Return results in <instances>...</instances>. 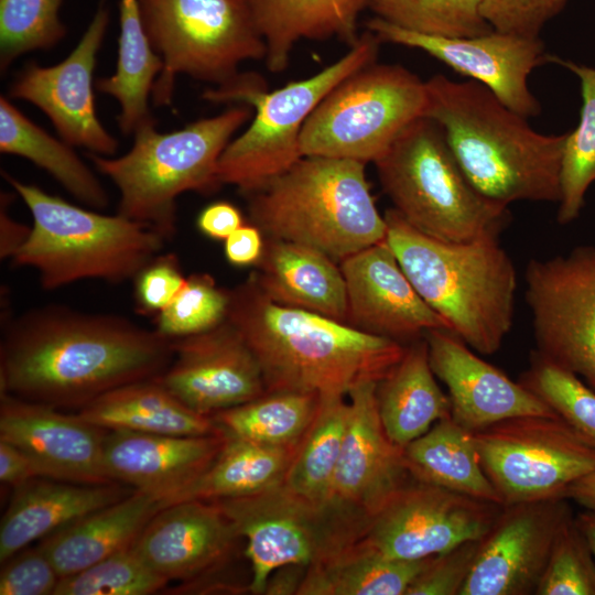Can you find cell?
Instances as JSON below:
<instances>
[{"label": "cell", "instance_id": "cell-18", "mask_svg": "<svg viewBox=\"0 0 595 595\" xmlns=\"http://www.w3.org/2000/svg\"><path fill=\"white\" fill-rule=\"evenodd\" d=\"M573 516L570 500L563 497L502 506L480 539L459 595L536 594L554 541Z\"/></svg>", "mask_w": 595, "mask_h": 595}, {"label": "cell", "instance_id": "cell-29", "mask_svg": "<svg viewBox=\"0 0 595 595\" xmlns=\"http://www.w3.org/2000/svg\"><path fill=\"white\" fill-rule=\"evenodd\" d=\"M264 40L266 65L272 73L289 66L301 40L337 39L349 47L359 39V15L367 0H249Z\"/></svg>", "mask_w": 595, "mask_h": 595}, {"label": "cell", "instance_id": "cell-49", "mask_svg": "<svg viewBox=\"0 0 595 595\" xmlns=\"http://www.w3.org/2000/svg\"><path fill=\"white\" fill-rule=\"evenodd\" d=\"M567 0H482V14L496 31L539 36Z\"/></svg>", "mask_w": 595, "mask_h": 595}, {"label": "cell", "instance_id": "cell-10", "mask_svg": "<svg viewBox=\"0 0 595 595\" xmlns=\"http://www.w3.org/2000/svg\"><path fill=\"white\" fill-rule=\"evenodd\" d=\"M149 41L163 67L152 99L172 102L178 74L221 85L246 61L266 57L267 47L249 0H138Z\"/></svg>", "mask_w": 595, "mask_h": 595}, {"label": "cell", "instance_id": "cell-38", "mask_svg": "<svg viewBox=\"0 0 595 595\" xmlns=\"http://www.w3.org/2000/svg\"><path fill=\"white\" fill-rule=\"evenodd\" d=\"M320 397L303 392H266L212 415L228 435L278 447H296L312 424Z\"/></svg>", "mask_w": 595, "mask_h": 595}, {"label": "cell", "instance_id": "cell-14", "mask_svg": "<svg viewBox=\"0 0 595 595\" xmlns=\"http://www.w3.org/2000/svg\"><path fill=\"white\" fill-rule=\"evenodd\" d=\"M524 282L536 351L595 390V247L532 259Z\"/></svg>", "mask_w": 595, "mask_h": 595}, {"label": "cell", "instance_id": "cell-35", "mask_svg": "<svg viewBox=\"0 0 595 595\" xmlns=\"http://www.w3.org/2000/svg\"><path fill=\"white\" fill-rule=\"evenodd\" d=\"M73 148L30 120L7 97H0L1 153L30 160L79 202L95 209L106 208L107 192Z\"/></svg>", "mask_w": 595, "mask_h": 595}, {"label": "cell", "instance_id": "cell-48", "mask_svg": "<svg viewBox=\"0 0 595 595\" xmlns=\"http://www.w3.org/2000/svg\"><path fill=\"white\" fill-rule=\"evenodd\" d=\"M0 595L54 594L60 575L37 545L24 548L2 563Z\"/></svg>", "mask_w": 595, "mask_h": 595}, {"label": "cell", "instance_id": "cell-37", "mask_svg": "<svg viewBox=\"0 0 595 595\" xmlns=\"http://www.w3.org/2000/svg\"><path fill=\"white\" fill-rule=\"evenodd\" d=\"M349 418L345 397H320L316 415L300 442L282 485L317 507L326 504Z\"/></svg>", "mask_w": 595, "mask_h": 595}, {"label": "cell", "instance_id": "cell-42", "mask_svg": "<svg viewBox=\"0 0 595 595\" xmlns=\"http://www.w3.org/2000/svg\"><path fill=\"white\" fill-rule=\"evenodd\" d=\"M64 0H0V68L22 54L47 50L66 34L60 18Z\"/></svg>", "mask_w": 595, "mask_h": 595}, {"label": "cell", "instance_id": "cell-27", "mask_svg": "<svg viewBox=\"0 0 595 595\" xmlns=\"http://www.w3.org/2000/svg\"><path fill=\"white\" fill-rule=\"evenodd\" d=\"M250 278L271 301L347 323L346 283L333 258L313 247L273 239Z\"/></svg>", "mask_w": 595, "mask_h": 595}, {"label": "cell", "instance_id": "cell-51", "mask_svg": "<svg viewBox=\"0 0 595 595\" xmlns=\"http://www.w3.org/2000/svg\"><path fill=\"white\" fill-rule=\"evenodd\" d=\"M244 225L240 210L228 202H215L206 206L197 217V227L205 236L225 240Z\"/></svg>", "mask_w": 595, "mask_h": 595}, {"label": "cell", "instance_id": "cell-52", "mask_svg": "<svg viewBox=\"0 0 595 595\" xmlns=\"http://www.w3.org/2000/svg\"><path fill=\"white\" fill-rule=\"evenodd\" d=\"M40 477L32 461L12 444L0 440V479L17 488Z\"/></svg>", "mask_w": 595, "mask_h": 595}, {"label": "cell", "instance_id": "cell-9", "mask_svg": "<svg viewBox=\"0 0 595 595\" xmlns=\"http://www.w3.org/2000/svg\"><path fill=\"white\" fill-rule=\"evenodd\" d=\"M383 192L399 215L416 230L444 241L499 235L510 218L469 182L441 126L412 121L375 162Z\"/></svg>", "mask_w": 595, "mask_h": 595}, {"label": "cell", "instance_id": "cell-43", "mask_svg": "<svg viewBox=\"0 0 595 595\" xmlns=\"http://www.w3.org/2000/svg\"><path fill=\"white\" fill-rule=\"evenodd\" d=\"M167 582L128 548L61 577L54 595H149Z\"/></svg>", "mask_w": 595, "mask_h": 595}, {"label": "cell", "instance_id": "cell-6", "mask_svg": "<svg viewBox=\"0 0 595 595\" xmlns=\"http://www.w3.org/2000/svg\"><path fill=\"white\" fill-rule=\"evenodd\" d=\"M252 112L239 104L167 133L159 132L152 118L133 132L126 154L108 158L88 152L87 156L118 188L117 214L171 240L176 232L177 196L210 193L221 185L219 158Z\"/></svg>", "mask_w": 595, "mask_h": 595}, {"label": "cell", "instance_id": "cell-15", "mask_svg": "<svg viewBox=\"0 0 595 595\" xmlns=\"http://www.w3.org/2000/svg\"><path fill=\"white\" fill-rule=\"evenodd\" d=\"M502 505L415 479L368 522L361 541L391 558L419 560L480 540Z\"/></svg>", "mask_w": 595, "mask_h": 595}, {"label": "cell", "instance_id": "cell-30", "mask_svg": "<svg viewBox=\"0 0 595 595\" xmlns=\"http://www.w3.org/2000/svg\"><path fill=\"white\" fill-rule=\"evenodd\" d=\"M376 399L382 426L400 447L451 418V401L435 380L424 336L405 345L400 360L377 382Z\"/></svg>", "mask_w": 595, "mask_h": 595}, {"label": "cell", "instance_id": "cell-56", "mask_svg": "<svg viewBox=\"0 0 595 595\" xmlns=\"http://www.w3.org/2000/svg\"><path fill=\"white\" fill-rule=\"evenodd\" d=\"M575 521L585 536L595 558V510L584 509L575 516Z\"/></svg>", "mask_w": 595, "mask_h": 595}, {"label": "cell", "instance_id": "cell-17", "mask_svg": "<svg viewBox=\"0 0 595 595\" xmlns=\"http://www.w3.org/2000/svg\"><path fill=\"white\" fill-rule=\"evenodd\" d=\"M367 30L381 42L421 50L463 76L489 88L509 109L527 118L541 111L528 86V77L549 62L539 36H526L491 30L488 33L448 37L422 34L370 19Z\"/></svg>", "mask_w": 595, "mask_h": 595}, {"label": "cell", "instance_id": "cell-24", "mask_svg": "<svg viewBox=\"0 0 595 595\" xmlns=\"http://www.w3.org/2000/svg\"><path fill=\"white\" fill-rule=\"evenodd\" d=\"M239 538L215 502L186 500L161 508L131 549L167 581H188L225 564Z\"/></svg>", "mask_w": 595, "mask_h": 595}, {"label": "cell", "instance_id": "cell-45", "mask_svg": "<svg viewBox=\"0 0 595 595\" xmlns=\"http://www.w3.org/2000/svg\"><path fill=\"white\" fill-rule=\"evenodd\" d=\"M536 595H595V558L575 516L561 528Z\"/></svg>", "mask_w": 595, "mask_h": 595}, {"label": "cell", "instance_id": "cell-41", "mask_svg": "<svg viewBox=\"0 0 595 595\" xmlns=\"http://www.w3.org/2000/svg\"><path fill=\"white\" fill-rule=\"evenodd\" d=\"M518 381L595 446V390L536 350Z\"/></svg>", "mask_w": 595, "mask_h": 595}, {"label": "cell", "instance_id": "cell-3", "mask_svg": "<svg viewBox=\"0 0 595 595\" xmlns=\"http://www.w3.org/2000/svg\"><path fill=\"white\" fill-rule=\"evenodd\" d=\"M426 84L424 117L436 121L464 174L484 196L513 202L560 201L564 134H542L486 86L442 74Z\"/></svg>", "mask_w": 595, "mask_h": 595}, {"label": "cell", "instance_id": "cell-34", "mask_svg": "<svg viewBox=\"0 0 595 595\" xmlns=\"http://www.w3.org/2000/svg\"><path fill=\"white\" fill-rule=\"evenodd\" d=\"M403 454L415 479L500 504L482 467L474 432L452 418L437 421L426 433L405 445Z\"/></svg>", "mask_w": 595, "mask_h": 595}, {"label": "cell", "instance_id": "cell-54", "mask_svg": "<svg viewBox=\"0 0 595 595\" xmlns=\"http://www.w3.org/2000/svg\"><path fill=\"white\" fill-rule=\"evenodd\" d=\"M306 569L305 566L295 564L279 567L269 577L264 594L298 595Z\"/></svg>", "mask_w": 595, "mask_h": 595}, {"label": "cell", "instance_id": "cell-12", "mask_svg": "<svg viewBox=\"0 0 595 595\" xmlns=\"http://www.w3.org/2000/svg\"><path fill=\"white\" fill-rule=\"evenodd\" d=\"M474 439L502 506L563 497L595 470V446L559 416L505 419L474 432Z\"/></svg>", "mask_w": 595, "mask_h": 595}, {"label": "cell", "instance_id": "cell-25", "mask_svg": "<svg viewBox=\"0 0 595 595\" xmlns=\"http://www.w3.org/2000/svg\"><path fill=\"white\" fill-rule=\"evenodd\" d=\"M226 433L170 435L106 431L104 465L109 478L163 499L197 478L216 458Z\"/></svg>", "mask_w": 595, "mask_h": 595}, {"label": "cell", "instance_id": "cell-11", "mask_svg": "<svg viewBox=\"0 0 595 595\" xmlns=\"http://www.w3.org/2000/svg\"><path fill=\"white\" fill-rule=\"evenodd\" d=\"M426 84L409 69L371 63L337 84L307 118L305 155L378 161L412 121L424 117Z\"/></svg>", "mask_w": 595, "mask_h": 595}, {"label": "cell", "instance_id": "cell-26", "mask_svg": "<svg viewBox=\"0 0 595 595\" xmlns=\"http://www.w3.org/2000/svg\"><path fill=\"white\" fill-rule=\"evenodd\" d=\"M133 490L118 482L84 485L46 477L13 488L0 524V562Z\"/></svg>", "mask_w": 595, "mask_h": 595}, {"label": "cell", "instance_id": "cell-39", "mask_svg": "<svg viewBox=\"0 0 595 595\" xmlns=\"http://www.w3.org/2000/svg\"><path fill=\"white\" fill-rule=\"evenodd\" d=\"M574 73L581 86L582 107L576 128L566 133L560 172L558 221L576 219L584 206L585 194L595 182V68L549 55Z\"/></svg>", "mask_w": 595, "mask_h": 595}, {"label": "cell", "instance_id": "cell-36", "mask_svg": "<svg viewBox=\"0 0 595 595\" xmlns=\"http://www.w3.org/2000/svg\"><path fill=\"white\" fill-rule=\"evenodd\" d=\"M119 25L116 72L98 79L96 87L118 101L119 128L131 134L152 119L149 97L163 63L145 33L138 0L119 1Z\"/></svg>", "mask_w": 595, "mask_h": 595}, {"label": "cell", "instance_id": "cell-7", "mask_svg": "<svg viewBox=\"0 0 595 595\" xmlns=\"http://www.w3.org/2000/svg\"><path fill=\"white\" fill-rule=\"evenodd\" d=\"M380 40L367 30L349 51L318 73L269 91L256 73H238L228 82L204 91L215 104L249 106V127L223 151L217 167L220 184L250 194L290 169L302 156L303 127L321 100L354 72L375 63Z\"/></svg>", "mask_w": 595, "mask_h": 595}, {"label": "cell", "instance_id": "cell-55", "mask_svg": "<svg viewBox=\"0 0 595 595\" xmlns=\"http://www.w3.org/2000/svg\"><path fill=\"white\" fill-rule=\"evenodd\" d=\"M563 497L584 509L595 510V470L570 485Z\"/></svg>", "mask_w": 595, "mask_h": 595}, {"label": "cell", "instance_id": "cell-16", "mask_svg": "<svg viewBox=\"0 0 595 595\" xmlns=\"http://www.w3.org/2000/svg\"><path fill=\"white\" fill-rule=\"evenodd\" d=\"M376 387V381H367L348 393V424L324 505L358 539L368 522L413 478L403 447L394 444L382 426Z\"/></svg>", "mask_w": 595, "mask_h": 595}, {"label": "cell", "instance_id": "cell-33", "mask_svg": "<svg viewBox=\"0 0 595 595\" xmlns=\"http://www.w3.org/2000/svg\"><path fill=\"white\" fill-rule=\"evenodd\" d=\"M432 558H391L356 541L310 565L298 595H405Z\"/></svg>", "mask_w": 595, "mask_h": 595}, {"label": "cell", "instance_id": "cell-46", "mask_svg": "<svg viewBox=\"0 0 595 595\" xmlns=\"http://www.w3.org/2000/svg\"><path fill=\"white\" fill-rule=\"evenodd\" d=\"M480 540L462 542L434 555L405 595H459L474 566Z\"/></svg>", "mask_w": 595, "mask_h": 595}, {"label": "cell", "instance_id": "cell-4", "mask_svg": "<svg viewBox=\"0 0 595 595\" xmlns=\"http://www.w3.org/2000/svg\"><path fill=\"white\" fill-rule=\"evenodd\" d=\"M386 241L420 296L453 334L483 355L499 350L513 324L517 273L497 235L444 241L388 209Z\"/></svg>", "mask_w": 595, "mask_h": 595}, {"label": "cell", "instance_id": "cell-47", "mask_svg": "<svg viewBox=\"0 0 595 595\" xmlns=\"http://www.w3.org/2000/svg\"><path fill=\"white\" fill-rule=\"evenodd\" d=\"M186 281L174 253L156 255L133 278L136 310L156 316L175 300Z\"/></svg>", "mask_w": 595, "mask_h": 595}, {"label": "cell", "instance_id": "cell-21", "mask_svg": "<svg viewBox=\"0 0 595 595\" xmlns=\"http://www.w3.org/2000/svg\"><path fill=\"white\" fill-rule=\"evenodd\" d=\"M105 433L77 413L1 394L0 440L23 452L40 477L84 485L112 483L104 465Z\"/></svg>", "mask_w": 595, "mask_h": 595}, {"label": "cell", "instance_id": "cell-28", "mask_svg": "<svg viewBox=\"0 0 595 595\" xmlns=\"http://www.w3.org/2000/svg\"><path fill=\"white\" fill-rule=\"evenodd\" d=\"M160 509L155 496L133 490L44 538L39 547L60 577L69 576L131 548Z\"/></svg>", "mask_w": 595, "mask_h": 595}, {"label": "cell", "instance_id": "cell-22", "mask_svg": "<svg viewBox=\"0 0 595 595\" xmlns=\"http://www.w3.org/2000/svg\"><path fill=\"white\" fill-rule=\"evenodd\" d=\"M347 323L404 345L447 322L416 292L386 240L340 260Z\"/></svg>", "mask_w": 595, "mask_h": 595}, {"label": "cell", "instance_id": "cell-2", "mask_svg": "<svg viewBox=\"0 0 595 595\" xmlns=\"http://www.w3.org/2000/svg\"><path fill=\"white\" fill-rule=\"evenodd\" d=\"M228 321L257 357L268 393L348 396L364 382L382 379L405 347L348 323L278 304L251 278L230 291Z\"/></svg>", "mask_w": 595, "mask_h": 595}, {"label": "cell", "instance_id": "cell-13", "mask_svg": "<svg viewBox=\"0 0 595 595\" xmlns=\"http://www.w3.org/2000/svg\"><path fill=\"white\" fill-rule=\"evenodd\" d=\"M213 502L246 539L245 554L251 565L248 591L256 595L264 594L269 577L279 567H309L357 541L326 507L296 497L282 484Z\"/></svg>", "mask_w": 595, "mask_h": 595}, {"label": "cell", "instance_id": "cell-40", "mask_svg": "<svg viewBox=\"0 0 595 595\" xmlns=\"http://www.w3.org/2000/svg\"><path fill=\"white\" fill-rule=\"evenodd\" d=\"M482 0H367V8L398 28L448 37L476 36L493 28L482 14Z\"/></svg>", "mask_w": 595, "mask_h": 595}, {"label": "cell", "instance_id": "cell-44", "mask_svg": "<svg viewBox=\"0 0 595 595\" xmlns=\"http://www.w3.org/2000/svg\"><path fill=\"white\" fill-rule=\"evenodd\" d=\"M230 291L208 274H192L175 300L155 317V329L170 339L201 334L228 320Z\"/></svg>", "mask_w": 595, "mask_h": 595}, {"label": "cell", "instance_id": "cell-23", "mask_svg": "<svg viewBox=\"0 0 595 595\" xmlns=\"http://www.w3.org/2000/svg\"><path fill=\"white\" fill-rule=\"evenodd\" d=\"M436 378L448 389L451 418L476 432L523 415L558 416L541 399L502 370L485 361L450 331L424 334Z\"/></svg>", "mask_w": 595, "mask_h": 595}, {"label": "cell", "instance_id": "cell-5", "mask_svg": "<svg viewBox=\"0 0 595 595\" xmlns=\"http://www.w3.org/2000/svg\"><path fill=\"white\" fill-rule=\"evenodd\" d=\"M365 163L305 155L249 196V215L273 239L299 242L343 260L386 240Z\"/></svg>", "mask_w": 595, "mask_h": 595}, {"label": "cell", "instance_id": "cell-50", "mask_svg": "<svg viewBox=\"0 0 595 595\" xmlns=\"http://www.w3.org/2000/svg\"><path fill=\"white\" fill-rule=\"evenodd\" d=\"M227 261L245 267L258 263L264 251L262 231L256 225H242L225 239Z\"/></svg>", "mask_w": 595, "mask_h": 595}, {"label": "cell", "instance_id": "cell-1", "mask_svg": "<svg viewBox=\"0 0 595 595\" xmlns=\"http://www.w3.org/2000/svg\"><path fill=\"white\" fill-rule=\"evenodd\" d=\"M173 355V339L127 317L34 307L2 321L1 394L79 410L113 389L156 378Z\"/></svg>", "mask_w": 595, "mask_h": 595}, {"label": "cell", "instance_id": "cell-8", "mask_svg": "<svg viewBox=\"0 0 595 595\" xmlns=\"http://www.w3.org/2000/svg\"><path fill=\"white\" fill-rule=\"evenodd\" d=\"M2 176L33 218L30 237L11 262L35 269L44 290L86 279L133 280L162 252L166 240L140 223L73 205L4 171Z\"/></svg>", "mask_w": 595, "mask_h": 595}, {"label": "cell", "instance_id": "cell-53", "mask_svg": "<svg viewBox=\"0 0 595 595\" xmlns=\"http://www.w3.org/2000/svg\"><path fill=\"white\" fill-rule=\"evenodd\" d=\"M13 195L1 192L0 197V258L12 259L30 237L32 227L17 221L9 213Z\"/></svg>", "mask_w": 595, "mask_h": 595}, {"label": "cell", "instance_id": "cell-19", "mask_svg": "<svg viewBox=\"0 0 595 595\" xmlns=\"http://www.w3.org/2000/svg\"><path fill=\"white\" fill-rule=\"evenodd\" d=\"M106 1H99L89 25L65 60L53 66L29 63L9 91L10 98L40 108L66 143L104 156L113 155L118 149V141L97 117L93 89L97 54L109 24Z\"/></svg>", "mask_w": 595, "mask_h": 595}, {"label": "cell", "instance_id": "cell-31", "mask_svg": "<svg viewBox=\"0 0 595 595\" xmlns=\"http://www.w3.org/2000/svg\"><path fill=\"white\" fill-rule=\"evenodd\" d=\"M77 414L106 431L170 435H208L221 431L212 416L193 411L155 379L113 389L79 409Z\"/></svg>", "mask_w": 595, "mask_h": 595}, {"label": "cell", "instance_id": "cell-32", "mask_svg": "<svg viewBox=\"0 0 595 595\" xmlns=\"http://www.w3.org/2000/svg\"><path fill=\"white\" fill-rule=\"evenodd\" d=\"M213 463L192 483L161 501H215L255 495L283 483L296 447L259 444L226 434Z\"/></svg>", "mask_w": 595, "mask_h": 595}, {"label": "cell", "instance_id": "cell-20", "mask_svg": "<svg viewBox=\"0 0 595 595\" xmlns=\"http://www.w3.org/2000/svg\"><path fill=\"white\" fill-rule=\"evenodd\" d=\"M173 350L172 361L154 379L199 414L212 416L266 393L257 357L228 320L173 339Z\"/></svg>", "mask_w": 595, "mask_h": 595}]
</instances>
